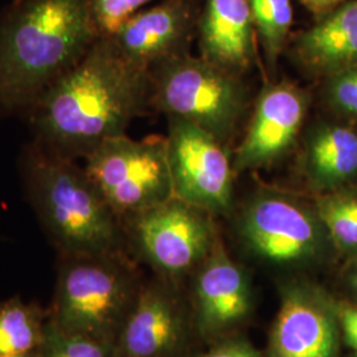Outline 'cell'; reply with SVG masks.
I'll return each mask as SVG.
<instances>
[{"label": "cell", "mask_w": 357, "mask_h": 357, "mask_svg": "<svg viewBox=\"0 0 357 357\" xmlns=\"http://www.w3.org/2000/svg\"><path fill=\"white\" fill-rule=\"evenodd\" d=\"M167 118L174 195L209 215L227 213L231 208L236 174L228 146L188 121Z\"/></svg>", "instance_id": "obj_9"}, {"label": "cell", "mask_w": 357, "mask_h": 357, "mask_svg": "<svg viewBox=\"0 0 357 357\" xmlns=\"http://www.w3.org/2000/svg\"><path fill=\"white\" fill-rule=\"evenodd\" d=\"M155 0H90L91 19L100 38L114 35L131 16Z\"/></svg>", "instance_id": "obj_23"}, {"label": "cell", "mask_w": 357, "mask_h": 357, "mask_svg": "<svg viewBox=\"0 0 357 357\" xmlns=\"http://www.w3.org/2000/svg\"><path fill=\"white\" fill-rule=\"evenodd\" d=\"M238 231L252 255L277 268L315 265L333 248L315 205L278 190L265 188L250 197Z\"/></svg>", "instance_id": "obj_6"}, {"label": "cell", "mask_w": 357, "mask_h": 357, "mask_svg": "<svg viewBox=\"0 0 357 357\" xmlns=\"http://www.w3.org/2000/svg\"><path fill=\"white\" fill-rule=\"evenodd\" d=\"M197 38L202 57L243 77L255 56V22L248 0H205Z\"/></svg>", "instance_id": "obj_15"}, {"label": "cell", "mask_w": 357, "mask_h": 357, "mask_svg": "<svg viewBox=\"0 0 357 357\" xmlns=\"http://www.w3.org/2000/svg\"><path fill=\"white\" fill-rule=\"evenodd\" d=\"M187 320L176 298L159 283L139 289L118 339L119 357H178Z\"/></svg>", "instance_id": "obj_13"}, {"label": "cell", "mask_w": 357, "mask_h": 357, "mask_svg": "<svg viewBox=\"0 0 357 357\" xmlns=\"http://www.w3.org/2000/svg\"><path fill=\"white\" fill-rule=\"evenodd\" d=\"M138 293L118 255H60L50 321L61 331L116 344Z\"/></svg>", "instance_id": "obj_5"}, {"label": "cell", "mask_w": 357, "mask_h": 357, "mask_svg": "<svg viewBox=\"0 0 357 357\" xmlns=\"http://www.w3.org/2000/svg\"><path fill=\"white\" fill-rule=\"evenodd\" d=\"M348 282H349V286H351L352 291L356 294L357 296V266L355 268H352V271L349 273V277H348Z\"/></svg>", "instance_id": "obj_27"}, {"label": "cell", "mask_w": 357, "mask_h": 357, "mask_svg": "<svg viewBox=\"0 0 357 357\" xmlns=\"http://www.w3.org/2000/svg\"><path fill=\"white\" fill-rule=\"evenodd\" d=\"M356 357H357V355H356Z\"/></svg>", "instance_id": "obj_29"}, {"label": "cell", "mask_w": 357, "mask_h": 357, "mask_svg": "<svg viewBox=\"0 0 357 357\" xmlns=\"http://www.w3.org/2000/svg\"><path fill=\"white\" fill-rule=\"evenodd\" d=\"M293 53L307 73L324 79L357 68V0H347L301 31Z\"/></svg>", "instance_id": "obj_16"}, {"label": "cell", "mask_w": 357, "mask_h": 357, "mask_svg": "<svg viewBox=\"0 0 357 357\" xmlns=\"http://www.w3.org/2000/svg\"><path fill=\"white\" fill-rule=\"evenodd\" d=\"M339 321L347 344L357 352V308L348 306L339 308Z\"/></svg>", "instance_id": "obj_25"}, {"label": "cell", "mask_w": 357, "mask_h": 357, "mask_svg": "<svg viewBox=\"0 0 357 357\" xmlns=\"http://www.w3.org/2000/svg\"><path fill=\"white\" fill-rule=\"evenodd\" d=\"M203 357H264L243 340H229L217 345Z\"/></svg>", "instance_id": "obj_24"}, {"label": "cell", "mask_w": 357, "mask_h": 357, "mask_svg": "<svg viewBox=\"0 0 357 357\" xmlns=\"http://www.w3.org/2000/svg\"><path fill=\"white\" fill-rule=\"evenodd\" d=\"M196 308L199 327L208 336L229 331L249 315L252 308L248 275L230 258L218 238L200 265Z\"/></svg>", "instance_id": "obj_14"}, {"label": "cell", "mask_w": 357, "mask_h": 357, "mask_svg": "<svg viewBox=\"0 0 357 357\" xmlns=\"http://www.w3.org/2000/svg\"><path fill=\"white\" fill-rule=\"evenodd\" d=\"M26 196L59 255H118L122 221L75 159L28 143L22 153Z\"/></svg>", "instance_id": "obj_3"}, {"label": "cell", "mask_w": 357, "mask_h": 357, "mask_svg": "<svg viewBox=\"0 0 357 357\" xmlns=\"http://www.w3.org/2000/svg\"><path fill=\"white\" fill-rule=\"evenodd\" d=\"M339 308L318 287L294 282L282 291L268 357H337Z\"/></svg>", "instance_id": "obj_11"}, {"label": "cell", "mask_w": 357, "mask_h": 357, "mask_svg": "<svg viewBox=\"0 0 357 357\" xmlns=\"http://www.w3.org/2000/svg\"><path fill=\"white\" fill-rule=\"evenodd\" d=\"M299 168L310 190L321 195L357 180V128L320 121L303 138Z\"/></svg>", "instance_id": "obj_17"}, {"label": "cell", "mask_w": 357, "mask_h": 357, "mask_svg": "<svg viewBox=\"0 0 357 357\" xmlns=\"http://www.w3.org/2000/svg\"><path fill=\"white\" fill-rule=\"evenodd\" d=\"M197 0H159L143 8L109 36L128 61L153 69L172 57L188 53L197 38Z\"/></svg>", "instance_id": "obj_12"}, {"label": "cell", "mask_w": 357, "mask_h": 357, "mask_svg": "<svg viewBox=\"0 0 357 357\" xmlns=\"http://www.w3.org/2000/svg\"><path fill=\"white\" fill-rule=\"evenodd\" d=\"M255 22L257 38L265 60L273 68L287 45L293 26L291 0H248Z\"/></svg>", "instance_id": "obj_20"}, {"label": "cell", "mask_w": 357, "mask_h": 357, "mask_svg": "<svg viewBox=\"0 0 357 357\" xmlns=\"http://www.w3.org/2000/svg\"><path fill=\"white\" fill-rule=\"evenodd\" d=\"M208 212L176 196L122 220L138 253L167 277L200 266L216 243Z\"/></svg>", "instance_id": "obj_8"}, {"label": "cell", "mask_w": 357, "mask_h": 357, "mask_svg": "<svg viewBox=\"0 0 357 357\" xmlns=\"http://www.w3.org/2000/svg\"><path fill=\"white\" fill-rule=\"evenodd\" d=\"M1 357H38V351H32V352H26V354H16V355Z\"/></svg>", "instance_id": "obj_28"}, {"label": "cell", "mask_w": 357, "mask_h": 357, "mask_svg": "<svg viewBox=\"0 0 357 357\" xmlns=\"http://www.w3.org/2000/svg\"><path fill=\"white\" fill-rule=\"evenodd\" d=\"M314 205L333 248L357 258L356 185L318 195Z\"/></svg>", "instance_id": "obj_19"}, {"label": "cell", "mask_w": 357, "mask_h": 357, "mask_svg": "<svg viewBox=\"0 0 357 357\" xmlns=\"http://www.w3.org/2000/svg\"><path fill=\"white\" fill-rule=\"evenodd\" d=\"M48 320V312L20 296L0 301V357L38 351Z\"/></svg>", "instance_id": "obj_18"}, {"label": "cell", "mask_w": 357, "mask_h": 357, "mask_svg": "<svg viewBox=\"0 0 357 357\" xmlns=\"http://www.w3.org/2000/svg\"><path fill=\"white\" fill-rule=\"evenodd\" d=\"M310 102L308 91L293 82L266 85L233 155L234 172L271 166L290 153L305 126Z\"/></svg>", "instance_id": "obj_10"}, {"label": "cell", "mask_w": 357, "mask_h": 357, "mask_svg": "<svg viewBox=\"0 0 357 357\" xmlns=\"http://www.w3.org/2000/svg\"><path fill=\"white\" fill-rule=\"evenodd\" d=\"M85 162L88 176L121 221L175 196L166 137H113Z\"/></svg>", "instance_id": "obj_7"}, {"label": "cell", "mask_w": 357, "mask_h": 357, "mask_svg": "<svg viewBox=\"0 0 357 357\" xmlns=\"http://www.w3.org/2000/svg\"><path fill=\"white\" fill-rule=\"evenodd\" d=\"M317 19L331 13L347 0H299Z\"/></svg>", "instance_id": "obj_26"}, {"label": "cell", "mask_w": 357, "mask_h": 357, "mask_svg": "<svg viewBox=\"0 0 357 357\" xmlns=\"http://www.w3.org/2000/svg\"><path fill=\"white\" fill-rule=\"evenodd\" d=\"M98 38L90 0H13L0 11V118L26 115Z\"/></svg>", "instance_id": "obj_2"}, {"label": "cell", "mask_w": 357, "mask_h": 357, "mask_svg": "<svg viewBox=\"0 0 357 357\" xmlns=\"http://www.w3.org/2000/svg\"><path fill=\"white\" fill-rule=\"evenodd\" d=\"M150 96L149 70L128 61L112 38H98L26 113L32 141L66 158L85 159L151 110Z\"/></svg>", "instance_id": "obj_1"}, {"label": "cell", "mask_w": 357, "mask_h": 357, "mask_svg": "<svg viewBox=\"0 0 357 357\" xmlns=\"http://www.w3.org/2000/svg\"><path fill=\"white\" fill-rule=\"evenodd\" d=\"M38 357H119L116 344L100 339L61 331L48 320Z\"/></svg>", "instance_id": "obj_21"}, {"label": "cell", "mask_w": 357, "mask_h": 357, "mask_svg": "<svg viewBox=\"0 0 357 357\" xmlns=\"http://www.w3.org/2000/svg\"><path fill=\"white\" fill-rule=\"evenodd\" d=\"M151 110L191 122L228 146L249 109L241 76L188 53L150 69Z\"/></svg>", "instance_id": "obj_4"}, {"label": "cell", "mask_w": 357, "mask_h": 357, "mask_svg": "<svg viewBox=\"0 0 357 357\" xmlns=\"http://www.w3.org/2000/svg\"><path fill=\"white\" fill-rule=\"evenodd\" d=\"M323 97L333 114L357 123V68L326 78Z\"/></svg>", "instance_id": "obj_22"}]
</instances>
